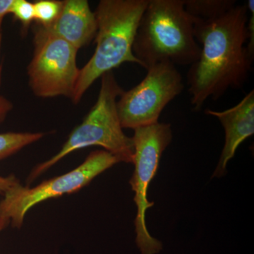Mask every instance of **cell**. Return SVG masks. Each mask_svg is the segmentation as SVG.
<instances>
[{
	"label": "cell",
	"instance_id": "cell-3",
	"mask_svg": "<svg viewBox=\"0 0 254 254\" xmlns=\"http://www.w3.org/2000/svg\"><path fill=\"white\" fill-rule=\"evenodd\" d=\"M148 0H101L95 9L94 53L80 69L71 100L74 104L98 78L124 63L141 64L132 50L138 23Z\"/></svg>",
	"mask_w": 254,
	"mask_h": 254
},
{
	"label": "cell",
	"instance_id": "cell-5",
	"mask_svg": "<svg viewBox=\"0 0 254 254\" xmlns=\"http://www.w3.org/2000/svg\"><path fill=\"white\" fill-rule=\"evenodd\" d=\"M120 159L106 150L91 152L77 168L59 177L46 180L34 187L18 184L3 196L0 201V216L9 219L11 226L21 228L26 214L38 203L64 194L72 193L88 186L98 175Z\"/></svg>",
	"mask_w": 254,
	"mask_h": 254
},
{
	"label": "cell",
	"instance_id": "cell-16",
	"mask_svg": "<svg viewBox=\"0 0 254 254\" xmlns=\"http://www.w3.org/2000/svg\"><path fill=\"white\" fill-rule=\"evenodd\" d=\"M18 184H20L19 180L14 175H9L8 177L0 175V194L4 195L6 192Z\"/></svg>",
	"mask_w": 254,
	"mask_h": 254
},
{
	"label": "cell",
	"instance_id": "cell-17",
	"mask_svg": "<svg viewBox=\"0 0 254 254\" xmlns=\"http://www.w3.org/2000/svg\"><path fill=\"white\" fill-rule=\"evenodd\" d=\"M12 109V103L0 95V124L2 123L6 120V117Z\"/></svg>",
	"mask_w": 254,
	"mask_h": 254
},
{
	"label": "cell",
	"instance_id": "cell-19",
	"mask_svg": "<svg viewBox=\"0 0 254 254\" xmlns=\"http://www.w3.org/2000/svg\"><path fill=\"white\" fill-rule=\"evenodd\" d=\"M10 224L9 219L0 216V232L2 231Z\"/></svg>",
	"mask_w": 254,
	"mask_h": 254
},
{
	"label": "cell",
	"instance_id": "cell-10",
	"mask_svg": "<svg viewBox=\"0 0 254 254\" xmlns=\"http://www.w3.org/2000/svg\"><path fill=\"white\" fill-rule=\"evenodd\" d=\"M45 28L78 50L95 38L96 18L87 0H65L56 21Z\"/></svg>",
	"mask_w": 254,
	"mask_h": 254
},
{
	"label": "cell",
	"instance_id": "cell-9",
	"mask_svg": "<svg viewBox=\"0 0 254 254\" xmlns=\"http://www.w3.org/2000/svg\"><path fill=\"white\" fill-rule=\"evenodd\" d=\"M205 114L218 118L225 132V142L212 178L226 174L227 163L238 147L254 133V91L252 90L238 104L223 111L206 110Z\"/></svg>",
	"mask_w": 254,
	"mask_h": 254
},
{
	"label": "cell",
	"instance_id": "cell-13",
	"mask_svg": "<svg viewBox=\"0 0 254 254\" xmlns=\"http://www.w3.org/2000/svg\"><path fill=\"white\" fill-rule=\"evenodd\" d=\"M63 4V1L58 0H40L33 3L37 24L43 28L51 26L59 16Z\"/></svg>",
	"mask_w": 254,
	"mask_h": 254
},
{
	"label": "cell",
	"instance_id": "cell-20",
	"mask_svg": "<svg viewBox=\"0 0 254 254\" xmlns=\"http://www.w3.org/2000/svg\"><path fill=\"white\" fill-rule=\"evenodd\" d=\"M1 25H2V21H0V50H1ZM1 83V66L0 64V86Z\"/></svg>",
	"mask_w": 254,
	"mask_h": 254
},
{
	"label": "cell",
	"instance_id": "cell-18",
	"mask_svg": "<svg viewBox=\"0 0 254 254\" xmlns=\"http://www.w3.org/2000/svg\"><path fill=\"white\" fill-rule=\"evenodd\" d=\"M14 0H0V21H3L6 15L10 14Z\"/></svg>",
	"mask_w": 254,
	"mask_h": 254
},
{
	"label": "cell",
	"instance_id": "cell-1",
	"mask_svg": "<svg viewBox=\"0 0 254 254\" xmlns=\"http://www.w3.org/2000/svg\"><path fill=\"white\" fill-rule=\"evenodd\" d=\"M248 19L245 3L213 21L193 22L200 53L187 73V84L194 111L208 98L218 100L230 88L241 89L247 83L254 61L247 50Z\"/></svg>",
	"mask_w": 254,
	"mask_h": 254
},
{
	"label": "cell",
	"instance_id": "cell-12",
	"mask_svg": "<svg viewBox=\"0 0 254 254\" xmlns=\"http://www.w3.org/2000/svg\"><path fill=\"white\" fill-rule=\"evenodd\" d=\"M42 132H6L0 133V161L18 153L25 147L39 141Z\"/></svg>",
	"mask_w": 254,
	"mask_h": 254
},
{
	"label": "cell",
	"instance_id": "cell-2",
	"mask_svg": "<svg viewBox=\"0 0 254 254\" xmlns=\"http://www.w3.org/2000/svg\"><path fill=\"white\" fill-rule=\"evenodd\" d=\"M132 50L146 70L160 62L181 66H190L196 62L200 46L184 0H148Z\"/></svg>",
	"mask_w": 254,
	"mask_h": 254
},
{
	"label": "cell",
	"instance_id": "cell-11",
	"mask_svg": "<svg viewBox=\"0 0 254 254\" xmlns=\"http://www.w3.org/2000/svg\"><path fill=\"white\" fill-rule=\"evenodd\" d=\"M185 10L193 22L213 21L236 6L235 0H184Z\"/></svg>",
	"mask_w": 254,
	"mask_h": 254
},
{
	"label": "cell",
	"instance_id": "cell-7",
	"mask_svg": "<svg viewBox=\"0 0 254 254\" xmlns=\"http://www.w3.org/2000/svg\"><path fill=\"white\" fill-rule=\"evenodd\" d=\"M33 33L34 52L28 66L31 91L39 98L71 100L80 71L78 50L40 25L34 26Z\"/></svg>",
	"mask_w": 254,
	"mask_h": 254
},
{
	"label": "cell",
	"instance_id": "cell-15",
	"mask_svg": "<svg viewBox=\"0 0 254 254\" xmlns=\"http://www.w3.org/2000/svg\"><path fill=\"white\" fill-rule=\"evenodd\" d=\"M248 7L249 12L251 16L247 22V33H248V41H247V50L249 55L252 59H254V1L249 0L246 3Z\"/></svg>",
	"mask_w": 254,
	"mask_h": 254
},
{
	"label": "cell",
	"instance_id": "cell-14",
	"mask_svg": "<svg viewBox=\"0 0 254 254\" xmlns=\"http://www.w3.org/2000/svg\"><path fill=\"white\" fill-rule=\"evenodd\" d=\"M10 14L21 22L23 31H26L35 21L34 5L27 0H14Z\"/></svg>",
	"mask_w": 254,
	"mask_h": 254
},
{
	"label": "cell",
	"instance_id": "cell-6",
	"mask_svg": "<svg viewBox=\"0 0 254 254\" xmlns=\"http://www.w3.org/2000/svg\"><path fill=\"white\" fill-rule=\"evenodd\" d=\"M132 137L134 153L133 162L135 170L129 183L135 192L133 198L137 206L134 220L136 242L142 254H158L162 250L161 242L150 236L145 224V212L152 208L154 202L148 201L147 192L159 167L164 150L173 140L171 125L155 123L133 129Z\"/></svg>",
	"mask_w": 254,
	"mask_h": 254
},
{
	"label": "cell",
	"instance_id": "cell-4",
	"mask_svg": "<svg viewBox=\"0 0 254 254\" xmlns=\"http://www.w3.org/2000/svg\"><path fill=\"white\" fill-rule=\"evenodd\" d=\"M123 92L113 71L103 75L94 106L81 125L71 132L60 151L32 170L27 178L28 186L66 155L90 146L102 147L120 161L132 163L134 153L133 141L124 133L117 108L119 97Z\"/></svg>",
	"mask_w": 254,
	"mask_h": 254
},
{
	"label": "cell",
	"instance_id": "cell-8",
	"mask_svg": "<svg viewBox=\"0 0 254 254\" xmlns=\"http://www.w3.org/2000/svg\"><path fill=\"white\" fill-rule=\"evenodd\" d=\"M182 76L170 62H160L147 69L145 77L119 97L117 108L123 128L158 123L162 112L183 91Z\"/></svg>",
	"mask_w": 254,
	"mask_h": 254
}]
</instances>
